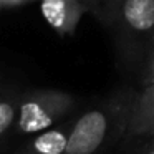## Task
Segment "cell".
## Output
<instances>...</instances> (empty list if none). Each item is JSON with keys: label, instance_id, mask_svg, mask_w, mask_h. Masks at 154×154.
<instances>
[{"label": "cell", "instance_id": "1", "mask_svg": "<svg viewBox=\"0 0 154 154\" xmlns=\"http://www.w3.org/2000/svg\"><path fill=\"white\" fill-rule=\"evenodd\" d=\"M131 108V106H129ZM129 108L123 113H113L106 108H96L81 114L71 124L65 154H100L114 144L126 133Z\"/></svg>", "mask_w": 154, "mask_h": 154}, {"label": "cell", "instance_id": "2", "mask_svg": "<svg viewBox=\"0 0 154 154\" xmlns=\"http://www.w3.org/2000/svg\"><path fill=\"white\" fill-rule=\"evenodd\" d=\"M73 106V98L61 91H35L20 101L15 128L20 134H37L53 128Z\"/></svg>", "mask_w": 154, "mask_h": 154}, {"label": "cell", "instance_id": "3", "mask_svg": "<svg viewBox=\"0 0 154 154\" xmlns=\"http://www.w3.org/2000/svg\"><path fill=\"white\" fill-rule=\"evenodd\" d=\"M154 134V83H151L141 96L131 104L124 137L152 136Z\"/></svg>", "mask_w": 154, "mask_h": 154}, {"label": "cell", "instance_id": "4", "mask_svg": "<svg viewBox=\"0 0 154 154\" xmlns=\"http://www.w3.org/2000/svg\"><path fill=\"white\" fill-rule=\"evenodd\" d=\"M42 14L58 33H71L81 15L78 0H42Z\"/></svg>", "mask_w": 154, "mask_h": 154}, {"label": "cell", "instance_id": "5", "mask_svg": "<svg viewBox=\"0 0 154 154\" xmlns=\"http://www.w3.org/2000/svg\"><path fill=\"white\" fill-rule=\"evenodd\" d=\"M70 131V124H63L37 133L27 146L18 151V154H65Z\"/></svg>", "mask_w": 154, "mask_h": 154}, {"label": "cell", "instance_id": "6", "mask_svg": "<svg viewBox=\"0 0 154 154\" xmlns=\"http://www.w3.org/2000/svg\"><path fill=\"white\" fill-rule=\"evenodd\" d=\"M123 15L133 30H151L154 27V0H124Z\"/></svg>", "mask_w": 154, "mask_h": 154}, {"label": "cell", "instance_id": "7", "mask_svg": "<svg viewBox=\"0 0 154 154\" xmlns=\"http://www.w3.org/2000/svg\"><path fill=\"white\" fill-rule=\"evenodd\" d=\"M17 119V108L12 101L0 100V137L4 136Z\"/></svg>", "mask_w": 154, "mask_h": 154}, {"label": "cell", "instance_id": "8", "mask_svg": "<svg viewBox=\"0 0 154 154\" xmlns=\"http://www.w3.org/2000/svg\"><path fill=\"white\" fill-rule=\"evenodd\" d=\"M147 81H149V85L154 83V58H152V61H151V66H149V78H147Z\"/></svg>", "mask_w": 154, "mask_h": 154}, {"label": "cell", "instance_id": "9", "mask_svg": "<svg viewBox=\"0 0 154 154\" xmlns=\"http://www.w3.org/2000/svg\"><path fill=\"white\" fill-rule=\"evenodd\" d=\"M2 4H10V5H18L22 4V2H25V0H0Z\"/></svg>", "mask_w": 154, "mask_h": 154}, {"label": "cell", "instance_id": "10", "mask_svg": "<svg viewBox=\"0 0 154 154\" xmlns=\"http://www.w3.org/2000/svg\"><path fill=\"white\" fill-rule=\"evenodd\" d=\"M90 2H98V0H90Z\"/></svg>", "mask_w": 154, "mask_h": 154}, {"label": "cell", "instance_id": "11", "mask_svg": "<svg viewBox=\"0 0 154 154\" xmlns=\"http://www.w3.org/2000/svg\"><path fill=\"white\" fill-rule=\"evenodd\" d=\"M0 4H2V2H0Z\"/></svg>", "mask_w": 154, "mask_h": 154}]
</instances>
